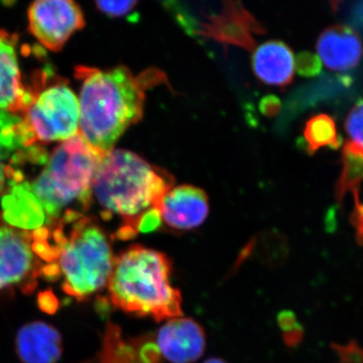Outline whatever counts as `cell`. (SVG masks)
Listing matches in <instances>:
<instances>
[{
    "instance_id": "obj_1",
    "label": "cell",
    "mask_w": 363,
    "mask_h": 363,
    "mask_svg": "<svg viewBox=\"0 0 363 363\" xmlns=\"http://www.w3.org/2000/svg\"><path fill=\"white\" fill-rule=\"evenodd\" d=\"M75 75L82 83L79 135L104 157L124 131L142 119L145 91L161 82L162 73L150 70L135 76L125 66L108 70L78 66Z\"/></svg>"
},
{
    "instance_id": "obj_2",
    "label": "cell",
    "mask_w": 363,
    "mask_h": 363,
    "mask_svg": "<svg viewBox=\"0 0 363 363\" xmlns=\"http://www.w3.org/2000/svg\"><path fill=\"white\" fill-rule=\"evenodd\" d=\"M174 182L166 169L150 164L130 150H112L105 155L93 179L92 195L102 208L104 220L121 219L111 240H133L143 215L161 209L162 199L173 188Z\"/></svg>"
},
{
    "instance_id": "obj_3",
    "label": "cell",
    "mask_w": 363,
    "mask_h": 363,
    "mask_svg": "<svg viewBox=\"0 0 363 363\" xmlns=\"http://www.w3.org/2000/svg\"><path fill=\"white\" fill-rule=\"evenodd\" d=\"M173 264L166 253L131 245L114 259L107 289L116 309L157 322L181 317L182 295L172 285Z\"/></svg>"
},
{
    "instance_id": "obj_4",
    "label": "cell",
    "mask_w": 363,
    "mask_h": 363,
    "mask_svg": "<svg viewBox=\"0 0 363 363\" xmlns=\"http://www.w3.org/2000/svg\"><path fill=\"white\" fill-rule=\"evenodd\" d=\"M101 159L79 133L55 147L39 177L28 187L44 210L49 228L72 203H78L84 212L90 209L93 179Z\"/></svg>"
},
{
    "instance_id": "obj_5",
    "label": "cell",
    "mask_w": 363,
    "mask_h": 363,
    "mask_svg": "<svg viewBox=\"0 0 363 363\" xmlns=\"http://www.w3.org/2000/svg\"><path fill=\"white\" fill-rule=\"evenodd\" d=\"M58 221L69 228L68 242L60 257L62 289L83 302L108 284L116 259L112 240L95 217L85 216L78 210L67 209Z\"/></svg>"
},
{
    "instance_id": "obj_6",
    "label": "cell",
    "mask_w": 363,
    "mask_h": 363,
    "mask_svg": "<svg viewBox=\"0 0 363 363\" xmlns=\"http://www.w3.org/2000/svg\"><path fill=\"white\" fill-rule=\"evenodd\" d=\"M28 93V104L18 116L25 133L26 150L63 143L78 135L80 107L67 81L45 69L38 74Z\"/></svg>"
},
{
    "instance_id": "obj_7",
    "label": "cell",
    "mask_w": 363,
    "mask_h": 363,
    "mask_svg": "<svg viewBox=\"0 0 363 363\" xmlns=\"http://www.w3.org/2000/svg\"><path fill=\"white\" fill-rule=\"evenodd\" d=\"M30 231L9 226L0 215V292L18 286L30 295L38 286L42 264L32 250Z\"/></svg>"
},
{
    "instance_id": "obj_8",
    "label": "cell",
    "mask_w": 363,
    "mask_h": 363,
    "mask_svg": "<svg viewBox=\"0 0 363 363\" xmlns=\"http://www.w3.org/2000/svg\"><path fill=\"white\" fill-rule=\"evenodd\" d=\"M28 28L43 47L58 52L71 35L85 26L84 14L71 0H40L28 11Z\"/></svg>"
},
{
    "instance_id": "obj_9",
    "label": "cell",
    "mask_w": 363,
    "mask_h": 363,
    "mask_svg": "<svg viewBox=\"0 0 363 363\" xmlns=\"http://www.w3.org/2000/svg\"><path fill=\"white\" fill-rule=\"evenodd\" d=\"M161 357L171 363H194L206 350V334L192 318L177 317L164 322L155 335Z\"/></svg>"
},
{
    "instance_id": "obj_10",
    "label": "cell",
    "mask_w": 363,
    "mask_h": 363,
    "mask_svg": "<svg viewBox=\"0 0 363 363\" xmlns=\"http://www.w3.org/2000/svg\"><path fill=\"white\" fill-rule=\"evenodd\" d=\"M162 220L176 230H191L204 223L209 203L202 189L191 185L172 188L162 199Z\"/></svg>"
},
{
    "instance_id": "obj_11",
    "label": "cell",
    "mask_w": 363,
    "mask_h": 363,
    "mask_svg": "<svg viewBox=\"0 0 363 363\" xmlns=\"http://www.w3.org/2000/svg\"><path fill=\"white\" fill-rule=\"evenodd\" d=\"M155 335L125 337L121 327L107 322L98 363H162Z\"/></svg>"
},
{
    "instance_id": "obj_12",
    "label": "cell",
    "mask_w": 363,
    "mask_h": 363,
    "mask_svg": "<svg viewBox=\"0 0 363 363\" xmlns=\"http://www.w3.org/2000/svg\"><path fill=\"white\" fill-rule=\"evenodd\" d=\"M18 35L0 28V111L18 116L28 101L16 55Z\"/></svg>"
},
{
    "instance_id": "obj_13",
    "label": "cell",
    "mask_w": 363,
    "mask_h": 363,
    "mask_svg": "<svg viewBox=\"0 0 363 363\" xmlns=\"http://www.w3.org/2000/svg\"><path fill=\"white\" fill-rule=\"evenodd\" d=\"M317 52L327 68L341 72L358 65L362 58L363 47L359 35L350 26H334L320 35Z\"/></svg>"
},
{
    "instance_id": "obj_14",
    "label": "cell",
    "mask_w": 363,
    "mask_h": 363,
    "mask_svg": "<svg viewBox=\"0 0 363 363\" xmlns=\"http://www.w3.org/2000/svg\"><path fill=\"white\" fill-rule=\"evenodd\" d=\"M16 354L23 363H57L63 353L62 336L52 325H23L16 339Z\"/></svg>"
},
{
    "instance_id": "obj_15",
    "label": "cell",
    "mask_w": 363,
    "mask_h": 363,
    "mask_svg": "<svg viewBox=\"0 0 363 363\" xmlns=\"http://www.w3.org/2000/svg\"><path fill=\"white\" fill-rule=\"evenodd\" d=\"M252 69L262 82L284 87L293 81L296 60L285 43L269 40L253 52Z\"/></svg>"
},
{
    "instance_id": "obj_16",
    "label": "cell",
    "mask_w": 363,
    "mask_h": 363,
    "mask_svg": "<svg viewBox=\"0 0 363 363\" xmlns=\"http://www.w3.org/2000/svg\"><path fill=\"white\" fill-rule=\"evenodd\" d=\"M28 187L16 188L13 196L4 200L1 218L9 226L28 231L42 227L45 221L44 210Z\"/></svg>"
},
{
    "instance_id": "obj_17",
    "label": "cell",
    "mask_w": 363,
    "mask_h": 363,
    "mask_svg": "<svg viewBox=\"0 0 363 363\" xmlns=\"http://www.w3.org/2000/svg\"><path fill=\"white\" fill-rule=\"evenodd\" d=\"M343 169L335 187L338 206L343 204L347 193L360 190L363 182V147L348 140L342 150Z\"/></svg>"
},
{
    "instance_id": "obj_18",
    "label": "cell",
    "mask_w": 363,
    "mask_h": 363,
    "mask_svg": "<svg viewBox=\"0 0 363 363\" xmlns=\"http://www.w3.org/2000/svg\"><path fill=\"white\" fill-rule=\"evenodd\" d=\"M304 138L307 143L308 154L313 155L321 147L338 150L342 140L338 135L335 121L327 114H318L306 123Z\"/></svg>"
},
{
    "instance_id": "obj_19",
    "label": "cell",
    "mask_w": 363,
    "mask_h": 363,
    "mask_svg": "<svg viewBox=\"0 0 363 363\" xmlns=\"http://www.w3.org/2000/svg\"><path fill=\"white\" fill-rule=\"evenodd\" d=\"M21 150H26V140L20 117L0 111V162L16 156Z\"/></svg>"
},
{
    "instance_id": "obj_20",
    "label": "cell",
    "mask_w": 363,
    "mask_h": 363,
    "mask_svg": "<svg viewBox=\"0 0 363 363\" xmlns=\"http://www.w3.org/2000/svg\"><path fill=\"white\" fill-rule=\"evenodd\" d=\"M346 133L351 142L363 147V100L350 111L345 123Z\"/></svg>"
},
{
    "instance_id": "obj_21",
    "label": "cell",
    "mask_w": 363,
    "mask_h": 363,
    "mask_svg": "<svg viewBox=\"0 0 363 363\" xmlns=\"http://www.w3.org/2000/svg\"><path fill=\"white\" fill-rule=\"evenodd\" d=\"M330 347L337 355L336 363H363V347L354 339L346 344L332 342Z\"/></svg>"
},
{
    "instance_id": "obj_22",
    "label": "cell",
    "mask_w": 363,
    "mask_h": 363,
    "mask_svg": "<svg viewBox=\"0 0 363 363\" xmlns=\"http://www.w3.org/2000/svg\"><path fill=\"white\" fill-rule=\"evenodd\" d=\"M296 69L300 75L314 77L321 73L322 62L319 57L312 52H301L296 60Z\"/></svg>"
},
{
    "instance_id": "obj_23",
    "label": "cell",
    "mask_w": 363,
    "mask_h": 363,
    "mask_svg": "<svg viewBox=\"0 0 363 363\" xmlns=\"http://www.w3.org/2000/svg\"><path fill=\"white\" fill-rule=\"evenodd\" d=\"M138 6L136 1H98L96 7L107 16L121 18L126 16Z\"/></svg>"
},
{
    "instance_id": "obj_24",
    "label": "cell",
    "mask_w": 363,
    "mask_h": 363,
    "mask_svg": "<svg viewBox=\"0 0 363 363\" xmlns=\"http://www.w3.org/2000/svg\"><path fill=\"white\" fill-rule=\"evenodd\" d=\"M32 250L40 259L49 264L56 262L62 255V250L58 247L50 245L48 241H33Z\"/></svg>"
},
{
    "instance_id": "obj_25",
    "label": "cell",
    "mask_w": 363,
    "mask_h": 363,
    "mask_svg": "<svg viewBox=\"0 0 363 363\" xmlns=\"http://www.w3.org/2000/svg\"><path fill=\"white\" fill-rule=\"evenodd\" d=\"M37 304L40 311L48 315L56 314L59 311L60 307H61L59 298H57L51 289H48V290L42 291V292L38 294Z\"/></svg>"
},
{
    "instance_id": "obj_26",
    "label": "cell",
    "mask_w": 363,
    "mask_h": 363,
    "mask_svg": "<svg viewBox=\"0 0 363 363\" xmlns=\"http://www.w3.org/2000/svg\"><path fill=\"white\" fill-rule=\"evenodd\" d=\"M350 221L355 229V240L357 245L363 247V201H354V208L351 212Z\"/></svg>"
},
{
    "instance_id": "obj_27",
    "label": "cell",
    "mask_w": 363,
    "mask_h": 363,
    "mask_svg": "<svg viewBox=\"0 0 363 363\" xmlns=\"http://www.w3.org/2000/svg\"><path fill=\"white\" fill-rule=\"evenodd\" d=\"M162 215L159 209H152L147 212L138 224V233H149L157 230L162 225Z\"/></svg>"
},
{
    "instance_id": "obj_28",
    "label": "cell",
    "mask_w": 363,
    "mask_h": 363,
    "mask_svg": "<svg viewBox=\"0 0 363 363\" xmlns=\"http://www.w3.org/2000/svg\"><path fill=\"white\" fill-rule=\"evenodd\" d=\"M305 329L300 323L293 328L292 330L285 332L283 334L284 342L288 347L295 348L300 345L304 339Z\"/></svg>"
},
{
    "instance_id": "obj_29",
    "label": "cell",
    "mask_w": 363,
    "mask_h": 363,
    "mask_svg": "<svg viewBox=\"0 0 363 363\" xmlns=\"http://www.w3.org/2000/svg\"><path fill=\"white\" fill-rule=\"evenodd\" d=\"M278 324L281 330L285 333L292 330L298 324L297 316L291 310H284L278 315Z\"/></svg>"
},
{
    "instance_id": "obj_30",
    "label": "cell",
    "mask_w": 363,
    "mask_h": 363,
    "mask_svg": "<svg viewBox=\"0 0 363 363\" xmlns=\"http://www.w3.org/2000/svg\"><path fill=\"white\" fill-rule=\"evenodd\" d=\"M61 276V267L57 262L45 264V266H42V269H40V277H42L45 281H49V283H55V281H59Z\"/></svg>"
},
{
    "instance_id": "obj_31",
    "label": "cell",
    "mask_w": 363,
    "mask_h": 363,
    "mask_svg": "<svg viewBox=\"0 0 363 363\" xmlns=\"http://www.w3.org/2000/svg\"><path fill=\"white\" fill-rule=\"evenodd\" d=\"M33 241H48L52 236V230L49 227H40L32 233Z\"/></svg>"
},
{
    "instance_id": "obj_32",
    "label": "cell",
    "mask_w": 363,
    "mask_h": 363,
    "mask_svg": "<svg viewBox=\"0 0 363 363\" xmlns=\"http://www.w3.org/2000/svg\"><path fill=\"white\" fill-rule=\"evenodd\" d=\"M4 172H6V169L4 168V164H0V189H1L2 185H4Z\"/></svg>"
},
{
    "instance_id": "obj_33",
    "label": "cell",
    "mask_w": 363,
    "mask_h": 363,
    "mask_svg": "<svg viewBox=\"0 0 363 363\" xmlns=\"http://www.w3.org/2000/svg\"><path fill=\"white\" fill-rule=\"evenodd\" d=\"M203 363H227L224 362L221 358L212 357L209 358V359L205 360Z\"/></svg>"
}]
</instances>
